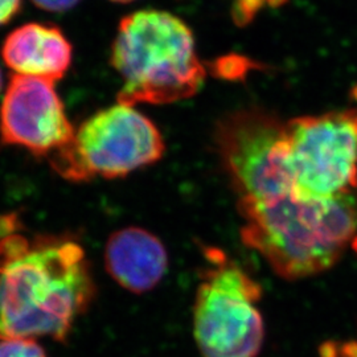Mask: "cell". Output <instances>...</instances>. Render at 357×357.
<instances>
[{
	"instance_id": "obj_1",
	"label": "cell",
	"mask_w": 357,
	"mask_h": 357,
	"mask_svg": "<svg viewBox=\"0 0 357 357\" xmlns=\"http://www.w3.org/2000/svg\"><path fill=\"white\" fill-rule=\"evenodd\" d=\"M96 293L79 243L63 236L0 237V340L68 339Z\"/></svg>"
},
{
	"instance_id": "obj_2",
	"label": "cell",
	"mask_w": 357,
	"mask_h": 357,
	"mask_svg": "<svg viewBox=\"0 0 357 357\" xmlns=\"http://www.w3.org/2000/svg\"><path fill=\"white\" fill-rule=\"evenodd\" d=\"M243 243L262 255L284 280H301L331 268L357 233L354 192L323 202L293 193L257 202L238 199Z\"/></svg>"
},
{
	"instance_id": "obj_3",
	"label": "cell",
	"mask_w": 357,
	"mask_h": 357,
	"mask_svg": "<svg viewBox=\"0 0 357 357\" xmlns=\"http://www.w3.org/2000/svg\"><path fill=\"white\" fill-rule=\"evenodd\" d=\"M112 65L123 79L118 103L167 105L193 97L204 84L191 29L156 10L126 16L118 26Z\"/></svg>"
},
{
	"instance_id": "obj_4",
	"label": "cell",
	"mask_w": 357,
	"mask_h": 357,
	"mask_svg": "<svg viewBox=\"0 0 357 357\" xmlns=\"http://www.w3.org/2000/svg\"><path fill=\"white\" fill-rule=\"evenodd\" d=\"M193 308V335L203 357H257L265 324L257 305L262 289L218 249H208Z\"/></svg>"
},
{
	"instance_id": "obj_5",
	"label": "cell",
	"mask_w": 357,
	"mask_h": 357,
	"mask_svg": "<svg viewBox=\"0 0 357 357\" xmlns=\"http://www.w3.org/2000/svg\"><path fill=\"white\" fill-rule=\"evenodd\" d=\"M163 153L165 141L153 122L132 106L116 103L86 119L52 155L51 165L60 176L79 183L126 176Z\"/></svg>"
},
{
	"instance_id": "obj_6",
	"label": "cell",
	"mask_w": 357,
	"mask_h": 357,
	"mask_svg": "<svg viewBox=\"0 0 357 357\" xmlns=\"http://www.w3.org/2000/svg\"><path fill=\"white\" fill-rule=\"evenodd\" d=\"M293 195L323 202L357 187V109L287 122Z\"/></svg>"
},
{
	"instance_id": "obj_7",
	"label": "cell",
	"mask_w": 357,
	"mask_h": 357,
	"mask_svg": "<svg viewBox=\"0 0 357 357\" xmlns=\"http://www.w3.org/2000/svg\"><path fill=\"white\" fill-rule=\"evenodd\" d=\"M216 144L240 199L265 202L293 193L287 122L262 110L228 114Z\"/></svg>"
},
{
	"instance_id": "obj_8",
	"label": "cell",
	"mask_w": 357,
	"mask_h": 357,
	"mask_svg": "<svg viewBox=\"0 0 357 357\" xmlns=\"http://www.w3.org/2000/svg\"><path fill=\"white\" fill-rule=\"evenodd\" d=\"M75 128L51 81L11 77L0 106V138L4 144L50 156L72 141Z\"/></svg>"
},
{
	"instance_id": "obj_9",
	"label": "cell",
	"mask_w": 357,
	"mask_h": 357,
	"mask_svg": "<svg viewBox=\"0 0 357 357\" xmlns=\"http://www.w3.org/2000/svg\"><path fill=\"white\" fill-rule=\"evenodd\" d=\"M107 273L131 293L153 290L168 268L165 245L149 230L130 227L109 238L105 250Z\"/></svg>"
},
{
	"instance_id": "obj_10",
	"label": "cell",
	"mask_w": 357,
	"mask_h": 357,
	"mask_svg": "<svg viewBox=\"0 0 357 357\" xmlns=\"http://www.w3.org/2000/svg\"><path fill=\"white\" fill-rule=\"evenodd\" d=\"M72 45L59 26L28 23L16 28L3 43L1 57L19 76L54 82L72 65Z\"/></svg>"
},
{
	"instance_id": "obj_11",
	"label": "cell",
	"mask_w": 357,
	"mask_h": 357,
	"mask_svg": "<svg viewBox=\"0 0 357 357\" xmlns=\"http://www.w3.org/2000/svg\"><path fill=\"white\" fill-rule=\"evenodd\" d=\"M286 0H233L231 16L237 26H246L265 6L278 7Z\"/></svg>"
},
{
	"instance_id": "obj_12",
	"label": "cell",
	"mask_w": 357,
	"mask_h": 357,
	"mask_svg": "<svg viewBox=\"0 0 357 357\" xmlns=\"http://www.w3.org/2000/svg\"><path fill=\"white\" fill-rule=\"evenodd\" d=\"M0 357H47V354L32 339H1Z\"/></svg>"
},
{
	"instance_id": "obj_13",
	"label": "cell",
	"mask_w": 357,
	"mask_h": 357,
	"mask_svg": "<svg viewBox=\"0 0 357 357\" xmlns=\"http://www.w3.org/2000/svg\"><path fill=\"white\" fill-rule=\"evenodd\" d=\"M320 357H357V342H326L320 345Z\"/></svg>"
},
{
	"instance_id": "obj_14",
	"label": "cell",
	"mask_w": 357,
	"mask_h": 357,
	"mask_svg": "<svg viewBox=\"0 0 357 357\" xmlns=\"http://www.w3.org/2000/svg\"><path fill=\"white\" fill-rule=\"evenodd\" d=\"M38 8L52 13H63L73 8L79 0H32Z\"/></svg>"
},
{
	"instance_id": "obj_15",
	"label": "cell",
	"mask_w": 357,
	"mask_h": 357,
	"mask_svg": "<svg viewBox=\"0 0 357 357\" xmlns=\"http://www.w3.org/2000/svg\"><path fill=\"white\" fill-rule=\"evenodd\" d=\"M22 8V0H0V26L10 23Z\"/></svg>"
},
{
	"instance_id": "obj_16",
	"label": "cell",
	"mask_w": 357,
	"mask_h": 357,
	"mask_svg": "<svg viewBox=\"0 0 357 357\" xmlns=\"http://www.w3.org/2000/svg\"><path fill=\"white\" fill-rule=\"evenodd\" d=\"M113 1H116V3H128V1H132V0H113Z\"/></svg>"
},
{
	"instance_id": "obj_17",
	"label": "cell",
	"mask_w": 357,
	"mask_h": 357,
	"mask_svg": "<svg viewBox=\"0 0 357 357\" xmlns=\"http://www.w3.org/2000/svg\"><path fill=\"white\" fill-rule=\"evenodd\" d=\"M1 85H3V77H1V72H0V90H1Z\"/></svg>"
},
{
	"instance_id": "obj_18",
	"label": "cell",
	"mask_w": 357,
	"mask_h": 357,
	"mask_svg": "<svg viewBox=\"0 0 357 357\" xmlns=\"http://www.w3.org/2000/svg\"><path fill=\"white\" fill-rule=\"evenodd\" d=\"M354 246H355V249L357 250V240L356 241H354Z\"/></svg>"
}]
</instances>
